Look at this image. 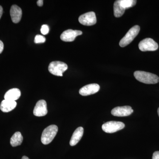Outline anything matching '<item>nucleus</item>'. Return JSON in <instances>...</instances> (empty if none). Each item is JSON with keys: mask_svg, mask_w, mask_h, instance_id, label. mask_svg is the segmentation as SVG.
I'll list each match as a JSON object with an SVG mask.
<instances>
[{"mask_svg": "<svg viewBox=\"0 0 159 159\" xmlns=\"http://www.w3.org/2000/svg\"><path fill=\"white\" fill-rule=\"evenodd\" d=\"M134 76L138 81L146 84H155L159 81V77L157 75L145 71H135Z\"/></svg>", "mask_w": 159, "mask_h": 159, "instance_id": "f257e3e1", "label": "nucleus"}, {"mask_svg": "<svg viewBox=\"0 0 159 159\" xmlns=\"http://www.w3.org/2000/svg\"><path fill=\"white\" fill-rule=\"evenodd\" d=\"M58 131V127L57 125H49L43 131L42 134V143L44 145H48L54 139Z\"/></svg>", "mask_w": 159, "mask_h": 159, "instance_id": "f03ea898", "label": "nucleus"}, {"mask_svg": "<svg viewBox=\"0 0 159 159\" xmlns=\"http://www.w3.org/2000/svg\"><path fill=\"white\" fill-rule=\"evenodd\" d=\"M140 30V27L138 25L134 26L131 28L125 36L120 40L119 46L122 48H124L129 44L139 34Z\"/></svg>", "mask_w": 159, "mask_h": 159, "instance_id": "7ed1b4c3", "label": "nucleus"}, {"mask_svg": "<svg viewBox=\"0 0 159 159\" xmlns=\"http://www.w3.org/2000/svg\"><path fill=\"white\" fill-rule=\"evenodd\" d=\"M67 69L68 66L66 64L60 61H52L48 66V70L51 74L61 77H62L63 73Z\"/></svg>", "mask_w": 159, "mask_h": 159, "instance_id": "20e7f679", "label": "nucleus"}, {"mask_svg": "<svg viewBox=\"0 0 159 159\" xmlns=\"http://www.w3.org/2000/svg\"><path fill=\"white\" fill-rule=\"evenodd\" d=\"M125 127L123 122L117 121H109L105 122L102 126L103 131L107 133H114Z\"/></svg>", "mask_w": 159, "mask_h": 159, "instance_id": "39448f33", "label": "nucleus"}, {"mask_svg": "<svg viewBox=\"0 0 159 159\" xmlns=\"http://www.w3.org/2000/svg\"><path fill=\"white\" fill-rule=\"evenodd\" d=\"M139 47L142 51H155L157 50L158 45L152 39L146 38L139 43Z\"/></svg>", "mask_w": 159, "mask_h": 159, "instance_id": "423d86ee", "label": "nucleus"}, {"mask_svg": "<svg viewBox=\"0 0 159 159\" xmlns=\"http://www.w3.org/2000/svg\"><path fill=\"white\" fill-rule=\"evenodd\" d=\"M79 22L85 26H92L97 23V17L93 11H90L81 15L79 17Z\"/></svg>", "mask_w": 159, "mask_h": 159, "instance_id": "0eeeda50", "label": "nucleus"}, {"mask_svg": "<svg viewBox=\"0 0 159 159\" xmlns=\"http://www.w3.org/2000/svg\"><path fill=\"white\" fill-rule=\"evenodd\" d=\"M134 112L130 106L117 107L112 110L111 113L115 116L124 117L129 116Z\"/></svg>", "mask_w": 159, "mask_h": 159, "instance_id": "6e6552de", "label": "nucleus"}, {"mask_svg": "<svg viewBox=\"0 0 159 159\" xmlns=\"http://www.w3.org/2000/svg\"><path fill=\"white\" fill-rule=\"evenodd\" d=\"M48 112L45 100H40L38 101L33 110L34 116L38 117L44 116L47 115Z\"/></svg>", "mask_w": 159, "mask_h": 159, "instance_id": "1a4fd4ad", "label": "nucleus"}, {"mask_svg": "<svg viewBox=\"0 0 159 159\" xmlns=\"http://www.w3.org/2000/svg\"><path fill=\"white\" fill-rule=\"evenodd\" d=\"M82 32L79 30H73L68 29L64 31L60 36L61 40L65 42H73L76 37L78 35H81Z\"/></svg>", "mask_w": 159, "mask_h": 159, "instance_id": "9d476101", "label": "nucleus"}, {"mask_svg": "<svg viewBox=\"0 0 159 159\" xmlns=\"http://www.w3.org/2000/svg\"><path fill=\"white\" fill-rule=\"evenodd\" d=\"M100 86L97 84H91L83 87L80 89L79 93L81 96H87L93 95L99 90Z\"/></svg>", "mask_w": 159, "mask_h": 159, "instance_id": "9b49d317", "label": "nucleus"}, {"mask_svg": "<svg viewBox=\"0 0 159 159\" xmlns=\"http://www.w3.org/2000/svg\"><path fill=\"white\" fill-rule=\"evenodd\" d=\"M11 20L13 23L16 24L19 22L22 15V9L16 5L11 6L10 11Z\"/></svg>", "mask_w": 159, "mask_h": 159, "instance_id": "f8f14e48", "label": "nucleus"}, {"mask_svg": "<svg viewBox=\"0 0 159 159\" xmlns=\"http://www.w3.org/2000/svg\"><path fill=\"white\" fill-rule=\"evenodd\" d=\"M17 103L15 101L4 99L0 105V109L3 112H9L16 107Z\"/></svg>", "mask_w": 159, "mask_h": 159, "instance_id": "ddd939ff", "label": "nucleus"}, {"mask_svg": "<svg viewBox=\"0 0 159 159\" xmlns=\"http://www.w3.org/2000/svg\"><path fill=\"white\" fill-rule=\"evenodd\" d=\"M84 128L82 127L77 128L71 137L70 144L71 146H73L77 145L80 141L83 135Z\"/></svg>", "mask_w": 159, "mask_h": 159, "instance_id": "4468645a", "label": "nucleus"}, {"mask_svg": "<svg viewBox=\"0 0 159 159\" xmlns=\"http://www.w3.org/2000/svg\"><path fill=\"white\" fill-rule=\"evenodd\" d=\"M21 96V92L18 89H11L6 92L4 96L5 99L11 101H16L20 98Z\"/></svg>", "mask_w": 159, "mask_h": 159, "instance_id": "2eb2a0df", "label": "nucleus"}, {"mask_svg": "<svg viewBox=\"0 0 159 159\" xmlns=\"http://www.w3.org/2000/svg\"><path fill=\"white\" fill-rule=\"evenodd\" d=\"M23 141V137L20 132H16L12 135L10 139V144L12 147L19 146L21 144Z\"/></svg>", "mask_w": 159, "mask_h": 159, "instance_id": "dca6fc26", "label": "nucleus"}, {"mask_svg": "<svg viewBox=\"0 0 159 159\" xmlns=\"http://www.w3.org/2000/svg\"><path fill=\"white\" fill-rule=\"evenodd\" d=\"M125 9L120 5V0L116 1L114 4V16L116 17H121L125 12Z\"/></svg>", "mask_w": 159, "mask_h": 159, "instance_id": "f3484780", "label": "nucleus"}, {"mask_svg": "<svg viewBox=\"0 0 159 159\" xmlns=\"http://www.w3.org/2000/svg\"><path fill=\"white\" fill-rule=\"evenodd\" d=\"M136 3V0H120V5L125 9L134 7Z\"/></svg>", "mask_w": 159, "mask_h": 159, "instance_id": "a211bd4d", "label": "nucleus"}, {"mask_svg": "<svg viewBox=\"0 0 159 159\" xmlns=\"http://www.w3.org/2000/svg\"><path fill=\"white\" fill-rule=\"evenodd\" d=\"M46 38L43 35L37 34L34 38V43H42L45 42Z\"/></svg>", "mask_w": 159, "mask_h": 159, "instance_id": "6ab92c4d", "label": "nucleus"}, {"mask_svg": "<svg viewBox=\"0 0 159 159\" xmlns=\"http://www.w3.org/2000/svg\"><path fill=\"white\" fill-rule=\"evenodd\" d=\"M40 30L42 34H44V35H46V34H47L49 33V26L47 25H43L42 26Z\"/></svg>", "mask_w": 159, "mask_h": 159, "instance_id": "aec40b11", "label": "nucleus"}, {"mask_svg": "<svg viewBox=\"0 0 159 159\" xmlns=\"http://www.w3.org/2000/svg\"><path fill=\"white\" fill-rule=\"evenodd\" d=\"M152 159H159V151H156L154 152Z\"/></svg>", "mask_w": 159, "mask_h": 159, "instance_id": "412c9836", "label": "nucleus"}, {"mask_svg": "<svg viewBox=\"0 0 159 159\" xmlns=\"http://www.w3.org/2000/svg\"><path fill=\"white\" fill-rule=\"evenodd\" d=\"M3 49H4V44L2 41L0 40V54L2 52Z\"/></svg>", "mask_w": 159, "mask_h": 159, "instance_id": "4be33fe9", "label": "nucleus"}, {"mask_svg": "<svg viewBox=\"0 0 159 159\" xmlns=\"http://www.w3.org/2000/svg\"><path fill=\"white\" fill-rule=\"evenodd\" d=\"M43 0H39V1H38L37 2L38 6H40V7L42 6L43 5Z\"/></svg>", "mask_w": 159, "mask_h": 159, "instance_id": "5701e85b", "label": "nucleus"}, {"mask_svg": "<svg viewBox=\"0 0 159 159\" xmlns=\"http://www.w3.org/2000/svg\"><path fill=\"white\" fill-rule=\"evenodd\" d=\"M3 14V8L2 6H0V19Z\"/></svg>", "mask_w": 159, "mask_h": 159, "instance_id": "b1692460", "label": "nucleus"}, {"mask_svg": "<svg viewBox=\"0 0 159 159\" xmlns=\"http://www.w3.org/2000/svg\"><path fill=\"white\" fill-rule=\"evenodd\" d=\"M21 159H29V157L26 156H23Z\"/></svg>", "mask_w": 159, "mask_h": 159, "instance_id": "393cba45", "label": "nucleus"}, {"mask_svg": "<svg viewBox=\"0 0 159 159\" xmlns=\"http://www.w3.org/2000/svg\"><path fill=\"white\" fill-rule=\"evenodd\" d=\"M157 112H158V116H159V107L158 109Z\"/></svg>", "mask_w": 159, "mask_h": 159, "instance_id": "a878e982", "label": "nucleus"}]
</instances>
